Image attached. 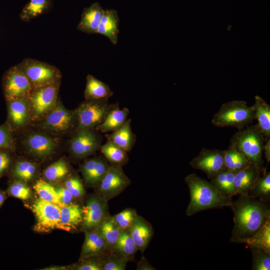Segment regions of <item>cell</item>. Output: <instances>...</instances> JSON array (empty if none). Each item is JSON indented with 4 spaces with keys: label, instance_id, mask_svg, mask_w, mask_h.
Here are the masks:
<instances>
[{
    "label": "cell",
    "instance_id": "cell-11",
    "mask_svg": "<svg viewBox=\"0 0 270 270\" xmlns=\"http://www.w3.org/2000/svg\"><path fill=\"white\" fill-rule=\"evenodd\" d=\"M96 128L82 130L76 132L70 142L72 154L82 159L100 149L102 137Z\"/></svg>",
    "mask_w": 270,
    "mask_h": 270
},
{
    "label": "cell",
    "instance_id": "cell-32",
    "mask_svg": "<svg viewBox=\"0 0 270 270\" xmlns=\"http://www.w3.org/2000/svg\"><path fill=\"white\" fill-rule=\"evenodd\" d=\"M263 174L256 180L248 196L256 198L260 202L268 203L270 200V173L264 170Z\"/></svg>",
    "mask_w": 270,
    "mask_h": 270
},
{
    "label": "cell",
    "instance_id": "cell-50",
    "mask_svg": "<svg viewBox=\"0 0 270 270\" xmlns=\"http://www.w3.org/2000/svg\"><path fill=\"white\" fill-rule=\"evenodd\" d=\"M6 199L5 194L2 191H0V207L2 206Z\"/></svg>",
    "mask_w": 270,
    "mask_h": 270
},
{
    "label": "cell",
    "instance_id": "cell-38",
    "mask_svg": "<svg viewBox=\"0 0 270 270\" xmlns=\"http://www.w3.org/2000/svg\"><path fill=\"white\" fill-rule=\"evenodd\" d=\"M252 255V270H270V253L257 248H249Z\"/></svg>",
    "mask_w": 270,
    "mask_h": 270
},
{
    "label": "cell",
    "instance_id": "cell-24",
    "mask_svg": "<svg viewBox=\"0 0 270 270\" xmlns=\"http://www.w3.org/2000/svg\"><path fill=\"white\" fill-rule=\"evenodd\" d=\"M131 122V120H127L120 128L111 134L105 135L107 140L112 142L127 152L132 150L136 142V135L132 131Z\"/></svg>",
    "mask_w": 270,
    "mask_h": 270
},
{
    "label": "cell",
    "instance_id": "cell-39",
    "mask_svg": "<svg viewBox=\"0 0 270 270\" xmlns=\"http://www.w3.org/2000/svg\"><path fill=\"white\" fill-rule=\"evenodd\" d=\"M68 172V164L64 160H60L48 166L44 172L46 178L56 181L64 178Z\"/></svg>",
    "mask_w": 270,
    "mask_h": 270
},
{
    "label": "cell",
    "instance_id": "cell-43",
    "mask_svg": "<svg viewBox=\"0 0 270 270\" xmlns=\"http://www.w3.org/2000/svg\"><path fill=\"white\" fill-rule=\"evenodd\" d=\"M64 186L71 192L74 198H81L84 194L85 190L82 182L77 176L69 178L65 182Z\"/></svg>",
    "mask_w": 270,
    "mask_h": 270
},
{
    "label": "cell",
    "instance_id": "cell-23",
    "mask_svg": "<svg viewBox=\"0 0 270 270\" xmlns=\"http://www.w3.org/2000/svg\"><path fill=\"white\" fill-rule=\"evenodd\" d=\"M119 18L114 10H104L96 34L107 37L114 45L118 40Z\"/></svg>",
    "mask_w": 270,
    "mask_h": 270
},
{
    "label": "cell",
    "instance_id": "cell-4",
    "mask_svg": "<svg viewBox=\"0 0 270 270\" xmlns=\"http://www.w3.org/2000/svg\"><path fill=\"white\" fill-rule=\"evenodd\" d=\"M255 120L252 106H248L242 100H234L223 104L213 116L212 122L218 128L234 127L243 129Z\"/></svg>",
    "mask_w": 270,
    "mask_h": 270
},
{
    "label": "cell",
    "instance_id": "cell-19",
    "mask_svg": "<svg viewBox=\"0 0 270 270\" xmlns=\"http://www.w3.org/2000/svg\"><path fill=\"white\" fill-rule=\"evenodd\" d=\"M130 234L138 250L144 252L154 234L151 224L138 215L132 226L128 229Z\"/></svg>",
    "mask_w": 270,
    "mask_h": 270
},
{
    "label": "cell",
    "instance_id": "cell-3",
    "mask_svg": "<svg viewBox=\"0 0 270 270\" xmlns=\"http://www.w3.org/2000/svg\"><path fill=\"white\" fill-rule=\"evenodd\" d=\"M266 141L258 124H256L238 130L232 137L230 145L262 173L264 170L262 156Z\"/></svg>",
    "mask_w": 270,
    "mask_h": 270
},
{
    "label": "cell",
    "instance_id": "cell-49",
    "mask_svg": "<svg viewBox=\"0 0 270 270\" xmlns=\"http://www.w3.org/2000/svg\"><path fill=\"white\" fill-rule=\"evenodd\" d=\"M263 152L268 164L270 161V138H268L266 141L264 146Z\"/></svg>",
    "mask_w": 270,
    "mask_h": 270
},
{
    "label": "cell",
    "instance_id": "cell-13",
    "mask_svg": "<svg viewBox=\"0 0 270 270\" xmlns=\"http://www.w3.org/2000/svg\"><path fill=\"white\" fill-rule=\"evenodd\" d=\"M194 168L204 172L211 179L225 168L224 150L203 148L190 162Z\"/></svg>",
    "mask_w": 270,
    "mask_h": 270
},
{
    "label": "cell",
    "instance_id": "cell-17",
    "mask_svg": "<svg viewBox=\"0 0 270 270\" xmlns=\"http://www.w3.org/2000/svg\"><path fill=\"white\" fill-rule=\"evenodd\" d=\"M60 206V216L56 228L67 232L76 230L82 222V207L72 202Z\"/></svg>",
    "mask_w": 270,
    "mask_h": 270
},
{
    "label": "cell",
    "instance_id": "cell-47",
    "mask_svg": "<svg viewBox=\"0 0 270 270\" xmlns=\"http://www.w3.org/2000/svg\"><path fill=\"white\" fill-rule=\"evenodd\" d=\"M10 162L9 154L4 151H0V176L8 170Z\"/></svg>",
    "mask_w": 270,
    "mask_h": 270
},
{
    "label": "cell",
    "instance_id": "cell-31",
    "mask_svg": "<svg viewBox=\"0 0 270 270\" xmlns=\"http://www.w3.org/2000/svg\"><path fill=\"white\" fill-rule=\"evenodd\" d=\"M52 6V0H30L22 9L20 18L22 21L28 22L46 12Z\"/></svg>",
    "mask_w": 270,
    "mask_h": 270
},
{
    "label": "cell",
    "instance_id": "cell-27",
    "mask_svg": "<svg viewBox=\"0 0 270 270\" xmlns=\"http://www.w3.org/2000/svg\"><path fill=\"white\" fill-rule=\"evenodd\" d=\"M129 113L128 108L120 109L118 104L109 112L102 122L95 128L104 133L112 132L125 123Z\"/></svg>",
    "mask_w": 270,
    "mask_h": 270
},
{
    "label": "cell",
    "instance_id": "cell-1",
    "mask_svg": "<svg viewBox=\"0 0 270 270\" xmlns=\"http://www.w3.org/2000/svg\"><path fill=\"white\" fill-rule=\"evenodd\" d=\"M230 208L234 212L230 241L234 243H244L270 218L269 204L248 196L240 195Z\"/></svg>",
    "mask_w": 270,
    "mask_h": 270
},
{
    "label": "cell",
    "instance_id": "cell-21",
    "mask_svg": "<svg viewBox=\"0 0 270 270\" xmlns=\"http://www.w3.org/2000/svg\"><path fill=\"white\" fill-rule=\"evenodd\" d=\"M106 252L105 240L98 230L86 232L80 259L100 256Z\"/></svg>",
    "mask_w": 270,
    "mask_h": 270
},
{
    "label": "cell",
    "instance_id": "cell-15",
    "mask_svg": "<svg viewBox=\"0 0 270 270\" xmlns=\"http://www.w3.org/2000/svg\"><path fill=\"white\" fill-rule=\"evenodd\" d=\"M110 166V164L104 156L86 160L80 166L85 184L98 188Z\"/></svg>",
    "mask_w": 270,
    "mask_h": 270
},
{
    "label": "cell",
    "instance_id": "cell-33",
    "mask_svg": "<svg viewBox=\"0 0 270 270\" xmlns=\"http://www.w3.org/2000/svg\"><path fill=\"white\" fill-rule=\"evenodd\" d=\"M100 150L110 164L123 166L128 162V152L110 141L107 140L101 146Z\"/></svg>",
    "mask_w": 270,
    "mask_h": 270
},
{
    "label": "cell",
    "instance_id": "cell-8",
    "mask_svg": "<svg viewBox=\"0 0 270 270\" xmlns=\"http://www.w3.org/2000/svg\"><path fill=\"white\" fill-rule=\"evenodd\" d=\"M60 84L58 82L32 88L28 99L34 118L44 116L55 106Z\"/></svg>",
    "mask_w": 270,
    "mask_h": 270
},
{
    "label": "cell",
    "instance_id": "cell-22",
    "mask_svg": "<svg viewBox=\"0 0 270 270\" xmlns=\"http://www.w3.org/2000/svg\"><path fill=\"white\" fill-rule=\"evenodd\" d=\"M104 10L97 2L84 8L77 29L88 34H96Z\"/></svg>",
    "mask_w": 270,
    "mask_h": 270
},
{
    "label": "cell",
    "instance_id": "cell-41",
    "mask_svg": "<svg viewBox=\"0 0 270 270\" xmlns=\"http://www.w3.org/2000/svg\"><path fill=\"white\" fill-rule=\"evenodd\" d=\"M128 261L113 252L104 255L102 270H124Z\"/></svg>",
    "mask_w": 270,
    "mask_h": 270
},
{
    "label": "cell",
    "instance_id": "cell-30",
    "mask_svg": "<svg viewBox=\"0 0 270 270\" xmlns=\"http://www.w3.org/2000/svg\"><path fill=\"white\" fill-rule=\"evenodd\" d=\"M138 250L128 230H123L120 234L112 250L127 261H132Z\"/></svg>",
    "mask_w": 270,
    "mask_h": 270
},
{
    "label": "cell",
    "instance_id": "cell-20",
    "mask_svg": "<svg viewBox=\"0 0 270 270\" xmlns=\"http://www.w3.org/2000/svg\"><path fill=\"white\" fill-rule=\"evenodd\" d=\"M8 120L12 128H18L24 125L28 118L30 106L28 98L6 101Z\"/></svg>",
    "mask_w": 270,
    "mask_h": 270
},
{
    "label": "cell",
    "instance_id": "cell-5",
    "mask_svg": "<svg viewBox=\"0 0 270 270\" xmlns=\"http://www.w3.org/2000/svg\"><path fill=\"white\" fill-rule=\"evenodd\" d=\"M108 100H86L79 106L74 111L78 123L76 132L95 128L102 122L109 112L118 104H110Z\"/></svg>",
    "mask_w": 270,
    "mask_h": 270
},
{
    "label": "cell",
    "instance_id": "cell-37",
    "mask_svg": "<svg viewBox=\"0 0 270 270\" xmlns=\"http://www.w3.org/2000/svg\"><path fill=\"white\" fill-rule=\"evenodd\" d=\"M35 164L29 161L18 162L12 170V176L24 182L30 181L36 172Z\"/></svg>",
    "mask_w": 270,
    "mask_h": 270
},
{
    "label": "cell",
    "instance_id": "cell-45",
    "mask_svg": "<svg viewBox=\"0 0 270 270\" xmlns=\"http://www.w3.org/2000/svg\"><path fill=\"white\" fill-rule=\"evenodd\" d=\"M14 147V142L10 128L6 126H0V149H11Z\"/></svg>",
    "mask_w": 270,
    "mask_h": 270
},
{
    "label": "cell",
    "instance_id": "cell-46",
    "mask_svg": "<svg viewBox=\"0 0 270 270\" xmlns=\"http://www.w3.org/2000/svg\"><path fill=\"white\" fill-rule=\"evenodd\" d=\"M60 205L67 204L72 202L74 198L71 192L65 186H60L56 188Z\"/></svg>",
    "mask_w": 270,
    "mask_h": 270
},
{
    "label": "cell",
    "instance_id": "cell-9",
    "mask_svg": "<svg viewBox=\"0 0 270 270\" xmlns=\"http://www.w3.org/2000/svg\"><path fill=\"white\" fill-rule=\"evenodd\" d=\"M2 86L6 101L28 98L32 88L29 79L17 65L4 73Z\"/></svg>",
    "mask_w": 270,
    "mask_h": 270
},
{
    "label": "cell",
    "instance_id": "cell-35",
    "mask_svg": "<svg viewBox=\"0 0 270 270\" xmlns=\"http://www.w3.org/2000/svg\"><path fill=\"white\" fill-rule=\"evenodd\" d=\"M224 152L225 168L230 170L236 172L251 165L244 156L230 145Z\"/></svg>",
    "mask_w": 270,
    "mask_h": 270
},
{
    "label": "cell",
    "instance_id": "cell-18",
    "mask_svg": "<svg viewBox=\"0 0 270 270\" xmlns=\"http://www.w3.org/2000/svg\"><path fill=\"white\" fill-rule=\"evenodd\" d=\"M261 172L254 166L234 172V188L236 195L248 196Z\"/></svg>",
    "mask_w": 270,
    "mask_h": 270
},
{
    "label": "cell",
    "instance_id": "cell-10",
    "mask_svg": "<svg viewBox=\"0 0 270 270\" xmlns=\"http://www.w3.org/2000/svg\"><path fill=\"white\" fill-rule=\"evenodd\" d=\"M32 209L36 219V231L48 232L56 228L60 216V205L39 198L33 202Z\"/></svg>",
    "mask_w": 270,
    "mask_h": 270
},
{
    "label": "cell",
    "instance_id": "cell-44",
    "mask_svg": "<svg viewBox=\"0 0 270 270\" xmlns=\"http://www.w3.org/2000/svg\"><path fill=\"white\" fill-rule=\"evenodd\" d=\"M104 255L98 256V258H92V257L83 259L80 263L77 265L76 270H102Z\"/></svg>",
    "mask_w": 270,
    "mask_h": 270
},
{
    "label": "cell",
    "instance_id": "cell-29",
    "mask_svg": "<svg viewBox=\"0 0 270 270\" xmlns=\"http://www.w3.org/2000/svg\"><path fill=\"white\" fill-rule=\"evenodd\" d=\"M97 229L105 240L107 252H111L123 230L117 225L113 216L110 214Z\"/></svg>",
    "mask_w": 270,
    "mask_h": 270
},
{
    "label": "cell",
    "instance_id": "cell-48",
    "mask_svg": "<svg viewBox=\"0 0 270 270\" xmlns=\"http://www.w3.org/2000/svg\"><path fill=\"white\" fill-rule=\"evenodd\" d=\"M136 270H155L154 268L144 257L142 256L137 264Z\"/></svg>",
    "mask_w": 270,
    "mask_h": 270
},
{
    "label": "cell",
    "instance_id": "cell-28",
    "mask_svg": "<svg viewBox=\"0 0 270 270\" xmlns=\"http://www.w3.org/2000/svg\"><path fill=\"white\" fill-rule=\"evenodd\" d=\"M113 94L108 84L91 74L87 76L84 92L86 100L108 99Z\"/></svg>",
    "mask_w": 270,
    "mask_h": 270
},
{
    "label": "cell",
    "instance_id": "cell-42",
    "mask_svg": "<svg viewBox=\"0 0 270 270\" xmlns=\"http://www.w3.org/2000/svg\"><path fill=\"white\" fill-rule=\"evenodd\" d=\"M24 182L20 180L13 182L8 190V194L22 200L28 199L32 196V192Z\"/></svg>",
    "mask_w": 270,
    "mask_h": 270
},
{
    "label": "cell",
    "instance_id": "cell-6",
    "mask_svg": "<svg viewBox=\"0 0 270 270\" xmlns=\"http://www.w3.org/2000/svg\"><path fill=\"white\" fill-rule=\"evenodd\" d=\"M17 66L28 78L32 88L60 82V70L46 62L26 58Z\"/></svg>",
    "mask_w": 270,
    "mask_h": 270
},
{
    "label": "cell",
    "instance_id": "cell-7",
    "mask_svg": "<svg viewBox=\"0 0 270 270\" xmlns=\"http://www.w3.org/2000/svg\"><path fill=\"white\" fill-rule=\"evenodd\" d=\"M122 167L110 164L98 187V194L108 202L123 192L131 183Z\"/></svg>",
    "mask_w": 270,
    "mask_h": 270
},
{
    "label": "cell",
    "instance_id": "cell-2",
    "mask_svg": "<svg viewBox=\"0 0 270 270\" xmlns=\"http://www.w3.org/2000/svg\"><path fill=\"white\" fill-rule=\"evenodd\" d=\"M184 182L190 194V201L186 211L188 216L206 210L230 206L232 200L223 198L210 182L196 174H188Z\"/></svg>",
    "mask_w": 270,
    "mask_h": 270
},
{
    "label": "cell",
    "instance_id": "cell-16",
    "mask_svg": "<svg viewBox=\"0 0 270 270\" xmlns=\"http://www.w3.org/2000/svg\"><path fill=\"white\" fill-rule=\"evenodd\" d=\"M24 144L28 151L38 158H46L55 150L56 144L53 138L40 133H33L27 136Z\"/></svg>",
    "mask_w": 270,
    "mask_h": 270
},
{
    "label": "cell",
    "instance_id": "cell-26",
    "mask_svg": "<svg viewBox=\"0 0 270 270\" xmlns=\"http://www.w3.org/2000/svg\"><path fill=\"white\" fill-rule=\"evenodd\" d=\"M255 119L260 132L266 140L270 137V105L259 96H254L253 106Z\"/></svg>",
    "mask_w": 270,
    "mask_h": 270
},
{
    "label": "cell",
    "instance_id": "cell-12",
    "mask_svg": "<svg viewBox=\"0 0 270 270\" xmlns=\"http://www.w3.org/2000/svg\"><path fill=\"white\" fill-rule=\"evenodd\" d=\"M82 230L86 232L97 229L110 214L108 202L98 194L92 196L82 206Z\"/></svg>",
    "mask_w": 270,
    "mask_h": 270
},
{
    "label": "cell",
    "instance_id": "cell-40",
    "mask_svg": "<svg viewBox=\"0 0 270 270\" xmlns=\"http://www.w3.org/2000/svg\"><path fill=\"white\" fill-rule=\"evenodd\" d=\"M138 216L134 209L126 208L112 216L117 225L122 230H125L132 226Z\"/></svg>",
    "mask_w": 270,
    "mask_h": 270
},
{
    "label": "cell",
    "instance_id": "cell-34",
    "mask_svg": "<svg viewBox=\"0 0 270 270\" xmlns=\"http://www.w3.org/2000/svg\"><path fill=\"white\" fill-rule=\"evenodd\" d=\"M248 248H257L270 253V218L261 228L244 242Z\"/></svg>",
    "mask_w": 270,
    "mask_h": 270
},
{
    "label": "cell",
    "instance_id": "cell-14",
    "mask_svg": "<svg viewBox=\"0 0 270 270\" xmlns=\"http://www.w3.org/2000/svg\"><path fill=\"white\" fill-rule=\"evenodd\" d=\"M46 115L42 126L55 133L66 132L73 127L74 121L76 120L75 112L66 109L58 102Z\"/></svg>",
    "mask_w": 270,
    "mask_h": 270
},
{
    "label": "cell",
    "instance_id": "cell-25",
    "mask_svg": "<svg viewBox=\"0 0 270 270\" xmlns=\"http://www.w3.org/2000/svg\"><path fill=\"white\" fill-rule=\"evenodd\" d=\"M234 172L224 168L210 180V182L224 198L232 200L236 196L234 188Z\"/></svg>",
    "mask_w": 270,
    "mask_h": 270
},
{
    "label": "cell",
    "instance_id": "cell-36",
    "mask_svg": "<svg viewBox=\"0 0 270 270\" xmlns=\"http://www.w3.org/2000/svg\"><path fill=\"white\" fill-rule=\"evenodd\" d=\"M39 198L43 200L60 205L56 188L42 180H39L33 186Z\"/></svg>",
    "mask_w": 270,
    "mask_h": 270
}]
</instances>
